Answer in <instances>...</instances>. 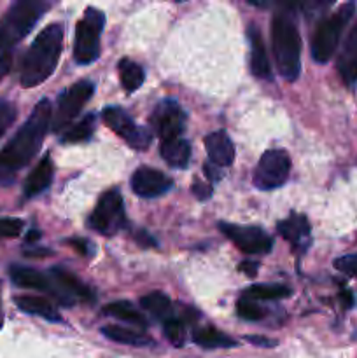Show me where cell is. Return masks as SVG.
Listing matches in <instances>:
<instances>
[{
  "label": "cell",
  "instance_id": "obj_27",
  "mask_svg": "<svg viewBox=\"0 0 357 358\" xmlns=\"http://www.w3.org/2000/svg\"><path fill=\"white\" fill-rule=\"evenodd\" d=\"M119 77H121L122 87L130 91V93L139 90L144 84V79H146L142 66L139 63L132 62V59H122L119 63Z\"/></svg>",
  "mask_w": 357,
  "mask_h": 358
},
{
  "label": "cell",
  "instance_id": "obj_24",
  "mask_svg": "<svg viewBox=\"0 0 357 358\" xmlns=\"http://www.w3.org/2000/svg\"><path fill=\"white\" fill-rule=\"evenodd\" d=\"M192 341L196 343L198 346L206 350H214V348H231V346L237 345L234 339H231L230 336L223 334L217 329L214 327H203L198 329V331L192 332Z\"/></svg>",
  "mask_w": 357,
  "mask_h": 358
},
{
  "label": "cell",
  "instance_id": "obj_29",
  "mask_svg": "<svg viewBox=\"0 0 357 358\" xmlns=\"http://www.w3.org/2000/svg\"><path fill=\"white\" fill-rule=\"evenodd\" d=\"M289 296L290 290L286 285H252L245 290V297L251 301H276Z\"/></svg>",
  "mask_w": 357,
  "mask_h": 358
},
{
  "label": "cell",
  "instance_id": "obj_12",
  "mask_svg": "<svg viewBox=\"0 0 357 358\" xmlns=\"http://www.w3.org/2000/svg\"><path fill=\"white\" fill-rule=\"evenodd\" d=\"M150 122L160 135L161 142L181 138V133L186 128V112L177 101L163 100L154 110Z\"/></svg>",
  "mask_w": 357,
  "mask_h": 358
},
{
  "label": "cell",
  "instance_id": "obj_26",
  "mask_svg": "<svg viewBox=\"0 0 357 358\" xmlns=\"http://www.w3.org/2000/svg\"><path fill=\"white\" fill-rule=\"evenodd\" d=\"M140 306L149 311L153 317L160 320H168L172 313V303L163 292H150L140 299Z\"/></svg>",
  "mask_w": 357,
  "mask_h": 358
},
{
  "label": "cell",
  "instance_id": "obj_7",
  "mask_svg": "<svg viewBox=\"0 0 357 358\" xmlns=\"http://www.w3.org/2000/svg\"><path fill=\"white\" fill-rule=\"evenodd\" d=\"M126 222L125 201L118 189H111L98 199L90 217V227L104 236H114Z\"/></svg>",
  "mask_w": 357,
  "mask_h": 358
},
{
  "label": "cell",
  "instance_id": "obj_39",
  "mask_svg": "<svg viewBox=\"0 0 357 358\" xmlns=\"http://www.w3.org/2000/svg\"><path fill=\"white\" fill-rule=\"evenodd\" d=\"M255 266H258V264H254V262H244V264L240 266V269L244 273H247V275L254 276L255 275V269H258V268H255Z\"/></svg>",
  "mask_w": 357,
  "mask_h": 358
},
{
  "label": "cell",
  "instance_id": "obj_40",
  "mask_svg": "<svg viewBox=\"0 0 357 358\" xmlns=\"http://www.w3.org/2000/svg\"><path fill=\"white\" fill-rule=\"evenodd\" d=\"M342 299H343V303H345V306H346V308H350V306H352L354 299H352V296H350V292H349V290H345V292L342 294Z\"/></svg>",
  "mask_w": 357,
  "mask_h": 358
},
{
  "label": "cell",
  "instance_id": "obj_11",
  "mask_svg": "<svg viewBox=\"0 0 357 358\" xmlns=\"http://www.w3.org/2000/svg\"><path fill=\"white\" fill-rule=\"evenodd\" d=\"M219 231H223L226 238H230L231 243L245 254H268L273 247L272 236L261 227L219 222Z\"/></svg>",
  "mask_w": 357,
  "mask_h": 358
},
{
  "label": "cell",
  "instance_id": "obj_34",
  "mask_svg": "<svg viewBox=\"0 0 357 358\" xmlns=\"http://www.w3.org/2000/svg\"><path fill=\"white\" fill-rule=\"evenodd\" d=\"M23 229L20 219H0V240L2 238H16Z\"/></svg>",
  "mask_w": 357,
  "mask_h": 358
},
{
  "label": "cell",
  "instance_id": "obj_31",
  "mask_svg": "<svg viewBox=\"0 0 357 358\" xmlns=\"http://www.w3.org/2000/svg\"><path fill=\"white\" fill-rule=\"evenodd\" d=\"M237 311H238V317L244 318V320L248 322H255V320H261L265 317V311L254 303V301L247 299V297H241L237 304Z\"/></svg>",
  "mask_w": 357,
  "mask_h": 358
},
{
  "label": "cell",
  "instance_id": "obj_13",
  "mask_svg": "<svg viewBox=\"0 0 357 358\" xmlns=\"http://www.w3.org/2000/svg\"><path fill=\"white\" fill-rule=\"evenodd\" d=\"M49 276H51V282L55 283L58 303L72 306L76 301H93V292L66 269L52 268L49 271Z\"/></svg>",
  "mask_w": 357,
  "mask_h": 358
},
{
  "label": "cell",
  "instance_id": "obj_18",
  "mask_svg": "<svg viewBox=\"0 0 357 358\" xmlns=\"http://www.w3.org/2000/svg\"><path fill=\"white\" fill-rule=\"evenodd\" d=\"M205 149L216 166H230L234 161V147L226 131H214L205 136Z\"/></svg>",
  "mask_w": 357,
  "mask_h": 358
},
{
  "label": "cell",
  "instance_id": "obj_28",
  "mask_svg": "<svg viewBox=\"0 0 357 358\" xmlns=\"http://www.w3.org/2000/svg\"><path fill=\"white\" fill-rule=\"evenodd\" d=\"M93 131H94V115L88 114L84 115L79 122L70 126V128L63 133L62 142H66V143L88 142V140L93 136Z\"/></svg>",
  "mask_w": 357,
  "mask_h": 358
},
{
  "label": "cell",
  "instance_id": "obj_22",
  "mask_svg": "<svg viewBox=\"0 0 357 358\" xmlns=\"http://www.w3.org/2000/svg\"><path fill=\"white\" fill-rule=\"evenodd\" d=\"M160 152L172 168H186L191 157V147L182 138L164 140L160 145Z\"/></svg>",
  "mask_w": 357,
  "mask_h": 358
},
{
  "label": "cell",
  "instance_id": "obj_14",
  "mask_svg": "<svg viewBox=\"0 0 357 358\" xmlns=\"http://www.w3.org/2000/svg\"><path fill=\"white\" fill-rule=\"evenodd\" d=\"M172 187V180L154 168L142 166L132 175V189L142 198H158Z\"/></svg>",
  "mask_w": 357,
  "mask_h": 358
},
{
  "label": "cell",
  "instance_id": "obj_3",
  "mask_svg": "<svg viewBox=\"0 0 357 358\" xmlns=\"http://www.w3.org/2000/svg\"><path fill=\"white\" fill-rule=\"evenodd\" d=\"M272 45L280 76L286 80H296L301 70V37L290 13L273 14Z\"/></svg>",
  "mask_w": 357,
  "mask_h": 358
},
{
  "label": "cell",
  "instance_id": "obj_4",
  "mask_svg": "<svg viewBox=\"0 0 357 358\" xmlns=\"http://www.w3.org/2000/svg\"><path fill=\"white\" fill-rule=\"evenodd\" d=\"M51 3L44 0H20L7 9L0 20V51L9 52L10 48L27 37Z\"/></svg>",
  "mask_w": 357,
  "mask_h": 358
},
{
  "label": "cell",
  "instance_id": "obj_17",
  "mask_svg": "<svg viewBox=\"0 0 357 358\" xmlns=\"http://www.w3.org/2000/svg\"><path fill=\"white\" fill-rule=\"evenodd\" d=\"M248 42H251V70L259 79H272V69H270V59L266 55L265 41L258 24H251L247 30Z\"/></svg>",
  "mask_w": 357,
  "mask_h": 358
},
{
  "label": "cell",
  "instance_id": "obj_37",
  "mask_svg": "<svg viewBox=\"0 0 357 358\" xmlns=\"http://www.w3.org/2000/svg\"><path fill=\"white\" fill-rule=\"evenodd\" d=\"M70 245H72L74 248H76L77 252H79V254H90V243H88V241H84V240H72L70 241Z\"/></svg>",
  "mask_w": 357,
  "mask_h": 358
},
{
  "label": "cell",
  "instance_id": "obj_38",
  "mask_svg": "<svg viewBox=\"0 0 357 358\" xmlns=\"http://www.w3.org/2000/svg\"><path fill=\"white\" fill-rule=\"evenodd\" d=\"M247 341L254 343V345H258V346H273L275 345L273 341H268V339H265V338H258V336H247Z\"/></svg>",
  "mask_w": 357,
  "mask_h": 358
},
{
  "label": "cell",
  "instance_id": "obj_16",
  "mask_svg": "<svg viewBox=\"0 0 357 358\" xmlns=\"http://www.w3.org/2000/svg\"><path fill=\"white\" fill-rule=\"evenodd\" d=\"M276 229L282 234L284 240L289 241L298 250H304L310 245V224H308V219L304 215L290 213L287 219L279 222Z\"/></svg>",
  "mask_w": 357,
  "mask_h": 358
},
{
  "label": "cell",
  "instance_id": "obj_41",
  "mask_svg": "<svg viewBox=\"0 0 357 358\" xmlns=\"http://www.w3.org/2000/svg\"><path fill=\"white\" fill-rule=\"evenodd\" d=\"M4 325V306H2V282H0V329Z\"/></svg>",
  "mask_w": 357,
  "mask_h": 358
},
{
  "label": "cell",
  "instance_id": "obj_42",
  "mask_svg": "<svg viewBox=\"0 0 357 358\" xmlns=\"http://www.w3.org/2000/svg\"><path fill=\"white\" fill-rule=\"evenodd\" d=\"M38 236H41V233H37V231H30L27 238H28V241H35Z\"/></svg>",
  "mask_w": 357,
  "mask_h": 358
},
{
  "label": "cell",
  "instance_id": "obj_1",
  "mask_svg": "<svg viewBox=\"0 0 357 358\" xmlns=\"http://www.w3.org/2000/svg\"><path fill=\"white\" fill-rule=\"evenodd\" d=\"M51 101L41 100L31 110L30 117L18 129L10 142L0 150V180L27 166L41 150L46 133L51 128Z\"/></svg>",
  "mask_w": 357,
  "mask_h": 358
},
{
  "label": "cell",
  "instance_id": "obj_6",
  "mask_svg": "<svg viewBox=\"0 0 357 358\" xmlns=\"http://www.w3.org/2000/svg\"><path fill=\"white\" fill-rule=\"evenodd\" d=\"M105 14L94 7H88L83 20L77 23L74 58L79 65H90L100 56V37L104 31Z\"/></svg>",
  "mask_w": 357,
  "mask_h": 358
},
{
  "label": "cell",
  "instance_id": "obj_21",
  "mask_svg": "<svg viewBox=\"0 0 357 358\" xmlns=\"http://www.w3.org/2000/svg\"><path fill=\"white\" fill-rule=\"evenodd\" d=\"M14 303H16V306L20 308L21 311H24V313H30V315H35V317H41V318H46V320L49 322H62V317H59V313L56 311V308L52 306L49 301H46L44 297H38V296H18L16 299H14Z\"/></svg>",
  "mask_w": 357,
  "mask_h": 358
},
{
  "label": "cell",
  "instance_id": "obj_8",
  "mask_svg": "<svg viewBox=\"0 0 357 358\" xmlns=\"http://www.w3.org/2000/svg\"><path fill=\"white\" fill-rule=\"evenodd\" d=\"M94 91V84L90 80H79V83L72 84L69 90L63 91L59 94L58 101H56L55 114L51 115V129L55 133L63 131L70 122L76 119V115L83 110L84 105L91 98Z\"/></svg>",
  "mask_w": 357,
  "mask_h": 358
},
{
  "label": "cell",
  "instance_id": "obj_23",
  "mask_svg": "<svg viewBox=\"0 0 357 358\" xmlns=\"http://www.w3.org/2000/svg\"><path fill=\"white\" fill-rule=\"evenodd\" d=\"M104 313L111 315V317L118 318V320L121 322H128V324L136 325V327H147L146 318H144L142 313H140L132 303H128V301H115V303L107 304V306L104 308Z\"/></svg>",
  "mask_w": 357,
  "mask_h": 358
},
{
  "label": "cell",
  "instance_id": "obj_19",
  "mask_svg": "<svg viewBox=\"0 0 357 358\" xmlns=\"http://www.w3.org/2000/svg\"><path fill=\"white\" fill-rule=\"evenodd\" d=\"M10 280L16 283L21 289H30V290H42V292H49L56 299V289L55 283L46 275L38 273L37 269L23 268V266H13L9 271Z\"/></svg>",
  "mask_w": 357,
  "mask_h": 358
},
{
  "label": "cell",
  "instance_id": "obj_9",
  "mask_svg": "<svg viewBox=\"0 0 357 358\" xmlns=\"http://www.w3.org/2000/svg\"><path fill=\"white\" fill-rule=\"evenodd\" d=\"M290 171V159L286 150L270 149L259 159L254 170V185L261 191H272L286 184Z\"/></svg>",
  "mask_w": 357,
  "mask_h": 358
},
{
  "label": "cell",
  "instance_id": "obj_36",
  "mask_svg": "<svg viewBox=\"0 0 357 358\" xmlns=\"http://www.w3.org/2000/svg\"><path fill=\"white\" fill-rule=\"evenodd\" d=\"M192 192H195L200 199H206L212 194V189H210V185L203 184V182H196V184L192 185Z\"/></svg>",
  "mask_w": 357,
  "mask_h": 358
},
{
  "label": "cell",
  "instance_id": "obj_5",
  "mask_svg": "<svg viewBox=\"0 0 357 358\" xmlns=\"http://www.w3.org/2000/svg\"><path fill=\"white\" fill-rule=\"evenodd\" d=\"M354 10H356V3H345L336 13L329 14L328 17H324L317 24L314 35H312L310 45L312 56H314L315 62L326 63L331 59V56L335 55L336 48L340 44L343 28L346 27L350 17L354 16Z\"/></svg>",
  "mask_w": 357,
  "mask_h": 358
},
{
  "label": "cell",
  "instance_id": "obj_32",
  "mask_svg": "<svg viewBox=\"0 0 357 358\" xmlns=\"http://www.w3.org/2000/svg\"><path fill=\"white\" fill-rule=\"evenodd\" d=\"M14 119H16V107L10 101L0 98V138L13 126Z\"/></svg>",
  "mask_w": 357,
  "mask_h": 358
},
{
  "label": "cell",
  "instance_id": "obj_35",
  "mask_svg": "<svg viewBox=\"0 0 357 358\" xmlns=\"http://www.w3.org/2000/svg\"><path fill=\"white\" fill-rule=\"evenodd\" d=\"M10 66H13V55L10 52H2L0 55V80L9 73Z\"/></svg>",
  "mask_w": 357,
  "mask_h": 358
},
{
  "label": "cell",
  "instance_id": "obj_30",
  "mask_svg": "<svg viewBox=\"0 0 357 358\" xmlns=\"http://www.w3.org/2000/svg\"><path fill=\"white\" fill-rule=\"evenodd\" d=\"M164 334L170 339L172 345L182 346L186 341V327L181 318H168L164 320Z\"/></svg>",
  "mask_w": 357,
  "mask_h": 358
},
{
  "label": "cell",
  "instance_id": "obj_15",
  "mask_svg": "<svg viewBox=\"0 0 357 358\" xmlns=\"http://www.w3.org/2000/svg\"><path fill=\"white\" fill-rule=\"evenodd\" d=\"M336 66L346 86H354L357 83V21L343 42Z\"/></svg>",
  "mask_w": 357,
  "mask_h": 358
},
{
  "label": "cell",
  "instance_id": "obj_33",
  "mask_svg": "<svg viewBox=\"0 0 357 358\" xmlns=\"http://www.w3.org/2000/svg\"><path fill=\"white\" fill-rule=\"evenodd\" d=\"M335 266L338 271H342L343 275L352 276V278H357V254L343 255V257L336 259Z\"/></svg>",
  "mask_w": 357,
  "mask_h": 358
},
{
  "label": "cell",
  "instance_id": "obj_20",
  "mask_svg": "<svg viewBox=\"0 0 357 358\" xmlns=\"http://www.w3.org/2000/svg\"><path fill=\"white\" fill-rule=\"evenodd\" d=\"M52 180V163L48 156L38 161L37 166L30 171L24 182V196L34 198L49 187Z\"/></svg>",
  "mask_w": 357,
  "mask_h": 358
},
{
  "label": "cell",
  "instance_id": "obj_2",
  "mask_svg": "<svg viewBox=\"0 0 357 358\" xmlns=\"http://www.w3.org/2000/svg\"><path fill=\"white\" fill-rule=\"evenodd\" d=\"M63 48V24H48L35 37L21 59V86L34 87L44 83L55 72Z\"/></svg>",
  "mask_w": 357,
  "mask_h": 358
},
{
  "label": "cell",
  "instance_id": "obj_25",
  "mask_svg": "<svg viewBox=\"0 0 357 358\" xmlns=\"http://www.w3.org/2000/svg\"><path fill=\"white\" fill-rule=\"evenodd\" d=\"M102 334H104L105 338L112 339V341L121 343V345H130V346L153 345V341H150L146 334H140V332L132 331V329L119 327V325H105V327H102Z\"/></svg>",
  "mask_w": 357,
  "mask_h": 358
},
{
  "label": "cell",
  "instance_id": "obj_10",
  "mask_svg": "<svg viewBox=\"0 0 357 358\" xmlns=\"http://www.w3.org/2000/svg\"><path fill=\"white\" fill-rule=\"evenodd\" d=\"M104 122L118 136H121L130 147L133 149H147V145L150 143V131L144 126H139L128 114H126L122 108L119 107H107L102 114Z\"/></svg>",
  "mask_w": 357,
  "mask_h": 358
}]
</instances>
